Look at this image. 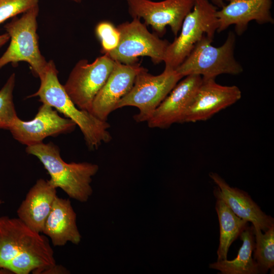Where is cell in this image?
Here are the masks:
<instances>
[{"label":"cell","instance_id":"cell-4","mask_svg":"<svg viewBox=\"0 0 274 274\" xmlns=\"http://www.w3.org/2000/svg\"><path fill=\"white\" fill-rule=\"evenodd\" d=\"M212 41L204 35L176 69L177 72L183 78L195 75L203 79H215L218 76L224 74L236 75L241 73L243 67L234 57V33L230 31L221 46H213Z\"/></svg>","mask_w":274,"mask_h":274},{"label":"cell","instance_id":"cell-2","mask_svg":"<svg viewBox=\"0 0 274 274\" xmlns=\"http://www.w3.org/2000/svg\"><path fill=\"white\" fill-rule=\"evenodd\" d=\"M58 71L53 60L48 61L46 69L39 77L41 84L38 91L30 95L55 108L80 128L89 149H97L102 143L110 142L112 135L107 121L100 120L90 112L80 109L69 97L58 78Z\"/></svg>","mask_w":274,"mask_h":274},{"label":"cell","instance_id":"cell-11","mask_svg":"<svg viewBox=\"0 0 274 274\" xmlns=\"http://www.w3.org/2000/svg\"><path fill=\"white\" fill-rule=\"evenodd\" d=\"M42 104L33 119L24 121L18 117L9 129L14 139L26 146L42 143L49 136L70 133L77 126L48 104Z\"/></svg>","mask_w":274,"mask_h":274},{"label":"cell","instance_id":"cell-5","mask_svg":"<svg viewBox=\"0 0 274 274\" xmlns=\"http://www.w3.org/2000/svg\"><path fill=\"white\" fill-rule=\"evenodd\" d=\"M39 12V6L37 5L22 14L20 17H13L5 25L10 43L0 57V69L9 63L24 61L29 64L35 76L39 78L43 74L48 61L39 49L37 32Z\"/></svg>","mask_w":274,"mask_h":274},{"label":"cell","instance_id":"cell-19","mask_svg":"<svg viewBox=\"0 0 274 274\" xmlns=\"http://www.w3.org/2000/svg\"><path fill=\"white\" fill-rule=\"evenodd\" d=\"M243 244L235 258L217 261L211 263L209 267L218 270L222 274H257L260 273L256 262L252 257L254 249V227L248 226L239 234Z\"/></svg>","mask_w":274,"mask_h":274},{"label":"cell","instance_id":"cell-23","mask_svg":"<svg viewBox=\"0 0 274 274\" xmlns=\"http://www.w3.org/2000/svg\"><path fill=\"white\" fill-rule=\"evenodd\" d=\"M95 31L100 41L104 54L108 53L117 47L119 42L120 33L117 27L112 23L109 21L98 23Z\"/></svg>","mask_w":274,"mask_h":274},{"label":"cell","instance_id":"cell-14","mask_svg":"<svg viewBox=\"0 0 274 274\" xmlns=\"http://www.w3.org/2000/svg\"><path fill=\"white\" fill-rule=\"evenodd\" d=\"M143 68L137 63L125 64L115 61L108 79L94 99L90 113L100 120L107 121L119 100L131 89Z\"/></svg>","mask_w":274,"mask_h":274},{"label":"cell","instance_id":"cell-20","mask_svg":"<svg viewBox=\"0 0 274 274\" xmlns=\"http://www.w3.org/2000/svg\"><path fill=\"white\" fill-rule=\"evenodd\" d=\"M215 209L220 225L217 261H220L227 259L230 245L246 228L248 222L236 216L220 198H217Z\"/></svg>","mask_w":274,"mask_h":274},{"label":"cell","instance_id":"cell-8","mask_svg":"<svg viewBox=\"0 0 274 274\" xmlns=\"http://www.w3.org/2000/svg\"><path fill=\"white\" fill-rule=\"evenodd\" d=\"M133 18L117 27L120 33L119 44L106 54L114 61L125 64L136 63L140 56L150 57L155 64L163 61L169 43L151 33L140 19Z\"/></svg>","mask_w":274,"mask_h":274},{"label":"cell","instance_id":"cell-6","mask_svg":"<svg viewBox=\"0 0 274 274\" xmlns=\"http://www.w3.org/2000/svg\"><path fill=\"white\" fill-rule=\"evenodd\" d=\"M217 7L209 0H194L185 18L179 36L168 45L163 60L165 68L176 70L204 35L213 39L218 28Z\"/></svg>","mask_w":274,"mask_h":274},{"label":"cell","instance_id":"cell-18","mask_svg":"<svg viewBox=\"0 0 274 274\" xmlns=\"http://www.w3.org/2000/svg\"><path fill=\"white\" fill-rule=\"evenodd\" d=\"M76 220V213L70 200L57 195L42 233L50 238L54 246H63L67 242L77 245L81 241V235Z\"/></svg>","mask_w":274,"mask_h":274},{"label":"cell","instance_id":"cell-25","mask_svg":"<svg viewBox=\"0 0 274 274\" xmlns=\"http://www.w3.org/2000/svg\"><path fill=\"white\" fill-rule=\"evenodd\" d=\"M70 271L61 265L56 264L45 268L42 270L40 274H67Z\"/></svg>","mask_w":274,"mask_h":274},{"label":"cell","instance_id":"cell-15","mask_svg":"<svg viewBox=\"0 0 274 274\" xmlns=\"http://www.w3.org/2000/svg\"><path fill=\"white\" fill-rule=\"evenodd\" d=\"M227 5L217 10L218 32L234 25L237 35H242L247 29L249 22L256 21L259 24L273 23L270 9L272 0H224Z\"/></svg>","mask_w":274,"mask_h":274},{"label":"cell","instance_id":"cell-13","mask_svg":"<svg viewBox=\"0 0 274 274\" xmlns=\"http://www.w3.org/2000/svg\"><path fill=\"white\" fill-rule=\"evenodd\" d=\"M179 81L148 120L150 128H166L183 123L186 111L201 84L200 76L188 75Z\"/></svg>","mask_w":274,"mask_h":274},{"label":"cell","instance_id":"cell-26","mask_svg":"<svg viewBox=\"0 0 274 274\" xmlns=\"http://www.w3.org/2000/svg\"><path fill=\"white\" fill-rule=\"evenodd\" d=\"M10 40L9 35L6 32L0 35V48L4 45Z\"/></svg>","mask_w":274,"mask_h":274},{"label":"cell","instance_id":"cell-7","mask_svg":"<svg viewBox=\"0 0 274 274\" xmlns=\"http://www.w3.org/2000/svg\"><path fill=\"white\" fill-rule=\"evenodd\" d=\"M176 70L165 68L158 75L149 73L144 67L136 75L129 91L117 104L116 110L135 107L139 113L133 116L137 122H147L156 109L183 78Z\"/></svg>","mask_w":274,"mask_h":274},{"label":"cell","instance_id":"cell-21","mask_svg":"<svg viewBox=\"0 0 274 274\" xmlns=\"http://www.w3.org/2000/svg\"><path fill=\"white\" fill-rule=\"evenodd\" d=\"M254 227V226H253ZM255 249L254 260L258 266L260 273H266L269 269L273 273L274 225L263 234L258 227H254Z\"/></svg>","mask_w":274,"mask_h":274},{"label":"cell","instance_id":"cell-29","mask_svg":"<svg viewBox=\"0 0 274 274\" xmlns=\"http://www.w3.org/2000/svg\"><path fill=\"white\" fill-rule=\"evenodd\" d=\"M4 203V201L3 200H2L1 199H0V207L1 206V205Z\"/></svg>","mask_w":274,"mask_h":274},{"label":"cell","instance_id":"cell-17","mask_svg":"<svg viewBox=\"0 0 274 274\" xmlns=\"http://www.w3.org/2000/svg\"><path fill=\"white\" fill-rule=\"evenodd\" d=\"M56 189L49 180L38 179L18 207V218L32 230L42 233L57 196Z\"/></svg>","mask_w":274,"mask_h":274},{"label":"cell","instance_id":"cell-28","mask_svg":"<svg viewBox=\"0 0 274 274\" xmlns=\"http://www.w3.org/2000/svg\"><path fill=\"white\" fill-rule=\"evenodd\" d=\"M70 1L74 2L75 3H81L82 0H70Z\"/></svg>","mask_w":274,"mask_h":274},{"label":"cell","instance_id":"cell-24","mask_svg":"<svg viewBox=\"0 0 274 274\" xmlns=\"http://www.w3.org/2000/svg\"><path fill=\"white\" fill-rule=\"evenodd\" d=\"M39 0H0V24L39 5Z\"/></svg>","mask_w":274,"mask_h":274},{"label":"cell","instance_id":"cell-1","mask_svg":"<svg viewBox=\"0 0 274 274\" xmlns=\"http://www.w3.org/2000/svg\"><path fill=\"white\" fill-rule=\"evenodd\" d=\"M55 264L54 251L46 235L18 217H0V272L40 274Z\"/></svg>","mask_w":274,"mask_h":274},{"label":"cell","instance_id":"cell-3","mask_svg":"<svg viewBox=\"0 0 274 274\" xmlns=\"http://www.w3.org/2000/svg\"><path fill=\"white\" fill-rule=\"evenodd\" d=\"M26 152L37 157L50 177V183L60 188L70 198L86 202L92 195V177L98 166L82 162L67 163L61 158L58 147L52 142L26 146Z\"/></svg>","mask_w":274,"mask_h":274},{"label":"cell","instance_id":"cell-27","mask_svg":"<svg viewBox=\"0 0 274 274\" xmlns=\"http://www.w3.org/2000/svg\"><path fill=\"white\" fill-rule=\"evenodd\" d=\"M212 3L217 7L222 8L224 5L225 3L224 0H211Z\"/></svg>","mask_w":274,"mask_h":274},{"label":"cell","instance_id":"cell-10","mask_svg":"<svg viewBox=\"0 0 274 274\" xmlns=\"http://www.w3.org/2000/svg\"><path fill=\"white\" fill-rule=\"evenodd\" d=\"M129 12L133 18H143L144 24L150 25L161 36L167 25L176 37L183 22L192 10L194 0H127Z\"/></svg>","mask_w":274,"mask_h":274},{"label":"cell","instance_id":"cell-22","mask_svg":"<svg viewBox=\"0 0 274 274\" xmlns=\"http://www.w3.org/2000/svg\"><path fill=\"white\" fill-rule=\"evenodd\" d=\"M15 81V74L13 73L0 90V129L9 130L18 117L13 95Z\"/></svg>","mask_w":274,"mask_h":274},{"label":"cell","instance_id":"cell-12","mask_svg":"<svg viewBox=\"0 0 274 274\" xmlns=\"http://www.w3.org/2000/svg\"><path fill=\"white\" fill-rule=\"evenodd\" d=\"M242 97L236 86H224L215 79H203L185 113L183 122L206 121L232 105Z\"/></svg>","mask_w":274,"mask_h":274},{"label":"cell","instance_id":"cell-16","mask_svg":"<svg viewBox=\"0 0 274 274\" xmlns=\"http://www.w3.org/2000/svg\"><path fill=\"white\" fill-rule=\"evenodd\" d=\"M209 176L217 186L215 197L223 200L236 216L264 232L274 225L273 218L265 214L247 192L230 186L216 173H210Z\"/></svg>","mask_w":274,"mask_h":274},{"label":"cell","instance_id":"cell-9","mask_svg":"<svg viewBox=\"0 0 274 274\" xmlns=\"http://www.w3.org/2000/svg\"><path fill=\"white\" fill-rule=\"evenodd\" d=\"M115 62L104 54L92 62L82 59L76 64L63 86L78 108L90 113L94 99L108 79Z\"/></svg>","mask_w":274,"mask_h":274}]
</instances>
